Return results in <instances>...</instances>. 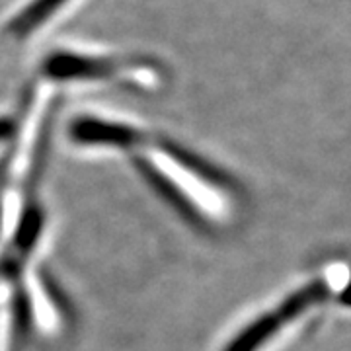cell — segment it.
<instances>
[{
	"mask_svg": "<svg viewBox=\"0 0 351 351\" xmlns=\"http://www.w3.org/2000/svg\"><path fill=\"white\" fill-rule=\"evenodd\" d=\"M64 2L66 0H34L8 24V32L16 38L29 36L36 27H39L43 22H47Z\"/></svg>",
	"mask_w": 351,
	"mask_h": 351,
	"instance_id": "obj_6",
	"label": "cell"
},
{
	"mask_svg": "<svg viewBox=\"0 0 351 351\" xmlns=\"http://www.w3.org/2000/svg\"><path fill=\"white\" fill-rule=\"evenodd\" d=\"M73 135L76 141L86 145H104V147H133L137 145L141 133L133 127L101 121L94 117L80 119L73 125Z\"/></svg>",
	"mask_w": 351,
	"mask_h": 351,
	"instance_id": "obj_4",
	"label": "cell"
},
{
	"mask_svg": "<svg viewBox=\"0 0 351 351\" xmlns=\"http://www.w3.org/2000/svg\"><path fill=\"white\" fill-rule=\"evenodd\" d=\"M328 291L330 287L324 281H316V283H311L301 291L293 293L277 308L260 316L252 326H248L240 334L239 338L232 339V343L226 348V351H258L265 341L274 338L279 330H283L293 320H297L313 304L326 299Z\"/></svg>",
	"mask_w": 351,
	"mask_h": 351,
	"instance_id": "obj_2",
	"label": "cell"
},
{
	"mask_svg": "<svg viewBox=\"0 0 351 351\" xmlns=\"http://www.w3.org/2000/svg\"><path fill=\"white\" fill-rule=\"evenodd\" d=\"M343 299H346V302H350L351 304V283H350V287H348V293H346V297H343Z\"/></svg>",
	"mask_w": 351,
	"mask_h": 351,
	"instance_id": "obj_9",
	"label": "cell"
},
{
	"mask_svg": "<svg viewBox=\"0 0 351 351\" xmlns=\"http://www.w3.org/2000/svg\"><path fill=\"white\" fill-rule=\"evenodd\" d=\"M43 71L55 80H96L112 75L115 64L106 59L76 53H55L45 61Z\"/></svg>",
	"mask_w": 351,
	"mask_h": 351,
	"instance_id": "obj_3",
	"label": "cell"
},
{
	"mask_svg": "<svg viewBox=\"0 0 351 351\" xmlns=\"http://www.w3.org/2000/svg\"><path fill=\"white\" fill-rule=\"evenodd\" d=\"M143 160L158 176L178 197L188 203L195 213L207 217L209 221H221L228 213V199L221 189L215 186L207 176L199 174L174 152L164 149H149L143 154Z\"/></svg>",
	"mask_w": 351,
	"mask_h": 351,
	"instance_id": "obj_1",
	"label": "cell"
},
{
	"mask_svg": "<svg viewBox=\"0 0 351 351\" xmlns=\"http://www.w3.org/2000/svg\"><path fill=\"white\" fill-rule=\"evenodd\" d=\"M12 133H14L12 121H8V119H0V141L8 138Z\"/></svg>",
	"mask_w": 351,
	"mask_h": 351,
	"instance_id": "obj_8",
	"label": "cell"
},
{
	"mask_svg": "<svg viewBox=\"0 0 351 351\" xmlns=\"http://www.w3.org/2000/svg\"><path fill=\"white\" fill-rule=\"evenodd\" d=\"M24 291L34 324L38 326L39 332H43L47 336L55 334L61 326V316L57 311V304L51 299L49 291L45 287V283L39 279L38 274H34V271L25 274Z\"/></svg>",
	"mask_w": 351,
	"mask_h": 351,
	"instance_id": "obj_5",
	"label": "cell"
},
{
	"mask_svg": "<svg viewBox=\"0 0 351 351\" xmlns=\"http://www.w3.org/2000/svg\"><path fill=\"white\" fill-rule=\"evenodd\" d=\"M12 308L10 291L0 283V351H12Z\"/></svg>",
	"mask_w": 351,
	"mask_h": 351,
	"instance_id": "obj_7",
	"label": "cell"
}]
</instances>
